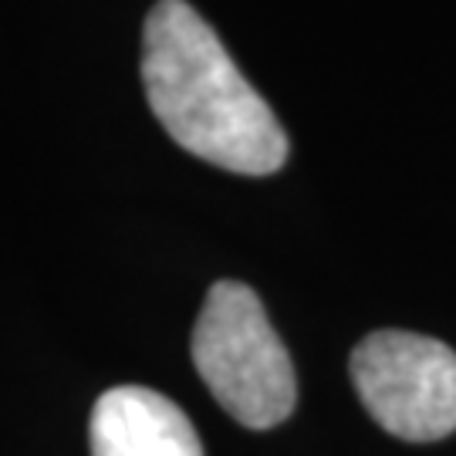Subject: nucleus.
Returning a JSON list of instances; mask_svg holds the SVG:
<instances>
[{
	"instance_id": "20e7f679",
	"label": "nucleus",
	"mask_w": 456,
	"mask_h": 456,
	"mask_svg": "<svg viewBox=\"0 0 456 456\" xmlns=\"http://www.w3.org/2000/svg\"><path fill=\"white\" fill-rule=\"evenodd\" d=\"M92 456H203L190 416L163 392L118 386L92 409Z\"/></svg>"
},
{
	"instance_id": "f257e3e1",
	"label": "nucleus",
	"mask_w": 456,
	"mask_h": 456,
	"mask_svg": "<svg viewBox=\"0 0 456 456\" xmlns=\"http://www.w3.org/2000/svg\"><path fill=\"white\" fill-rule=\"evenodd\" d=\"M142 85L159 126L200 159L240 176H271L288 159L277 115L193 4L159 0L149 11Z\"/></svg>"
},
{
	"instance_id": "7ed1b4c3",
	"label": "nucleus",
	"mask_w": 456,
	"mask_h": 456,
	"mask_svg": "<svg viewBox=\"0 0 456 456\" xmlns=\"http://www.w3.org/2000/svg\"><path fill=\"white\" fill-rule=\"evenodd\" d=\"M352 382L375 423L409 443L456 429V352L416 331H372L352 352Z\"/></svg>"
},
{
	"instance_id": "f03ea898",
	"label": "nucleus",
	"mask_w": 456,
	"mask_h": 456,
	"mask_svg": "<svg viewBox=\"0 0 456 456\" xmlns=\"http://www.w3.org/2000/svg\"><path fill=\"white\" fill-rule=\"evenodd\" d=\"M193 365L213 399L247 429L284 423L297 403L294 365L264 311L240 281H216L193 328Z\"/></svg>"
}]
</instances>
